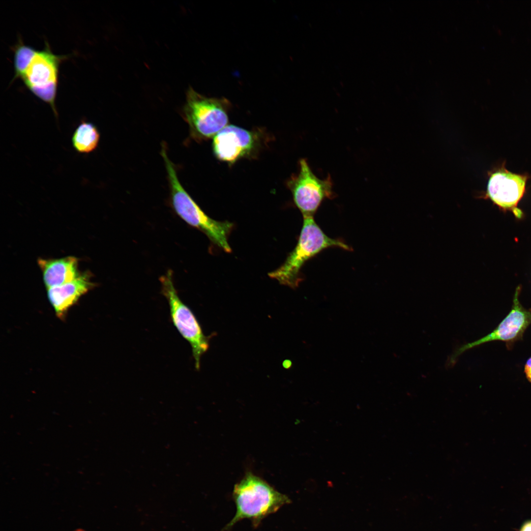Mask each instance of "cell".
Wrapping results in <instances>:
<instances>
[{
  "label": "cell",
  "instance_id": "15",
  "mask_svg": "<svg viewBox=\"0 0 531 531\" xmlns=\"http://www.w3.org/2000/svg\"><path fill=\"white\" fill-rule=\"evenodd\" d=\"M524 373L527 379L531 383V356L528 359L525 364Z\"/></svg>",
  "mask_w": 531,
  "mask_h": 531
},
{
  "label": "cell",
  "instance_id": "3",
  "mask_svg": "<svg viewBox=\"0 0 531 531\" xmlns=\"http://www.w3.org/2000/svg\"><path fill=\"white\" fill-rule=\"evenodd\" d=\"M330 247L351 250L350 246L343 241L327 236L316 222L314 217L304 216L295 249L284 264L268 275L280 283L295 288L298 287L301 280L300 272L304 264L321 251Z\"/></svg>",
  "mask_w": 531,
  "mask_h": 531
},
{
  "label": "cell",
  "instance_id": "4",
  "mask_svg": "<svg viewBox=\"0 0 531 531\" xmlns=\"http://www.w3.org/2000/svg\"><path fill=\"white\" fill-rule=\"evenodd\" d=\"M230 107L225 98L207 97L190 88L182 114L192 138L197 141L213 138L228 125Z\"/></svg>",
  "mask_w": 531,
  "mask_h": 531
},
{
  "label": "cell",
  "instance_id": "14",
  "mask_svg": "<svg viewBox=\"0 0 531 531\" xmlns=\"http://www.w3.org/2000/svg\"><path fill=\"white\" fill-rule=\"evenodd\" d=\"M36 50L20 41L14 47V76L13 81L20 78L34 56Z\"/></svg>",
  "mask_w": 531,
  "mask_h": 531
},
{
  "label": "cell",
  "instance_id": "10",
  "mask_svg": "<svg viewBox=\"0 0 531 531\" xmlns=\"http://www.w3.org/2000/svg\"><path fill=\"white\" fill-rule=\"evenodd\" d=\"M256 144V136L252 132L228 125L213 138L212 146L218 159L232 164L249 154Z\"/></svg>",
  "mask_w": 531,
  "mask_h": 531
},
{
  "label": "cell",
  "instance_id": "1",
  "mask_svg": "<svg viewBox=\"0 0 531 531\" xmlns=\"http://www.w3.org/2000/svg\"><path fill=\"white\" fill-rule=\"evenodd\" d=\"M232 497L236 512L224 527V531L231 529L238 522L245 519L251 520L253 526L257 527L265 518L291 502L287 496L250 472L235 484Z\"/></svg>",
  "mask_w": 531,
  "mask_h": 531
},
{
  "label": "cell",
  "instance_id": "9",
  "mask_svg": "<svg viewBox=\"0 0 531 531\" xmlns=\"http://www.w3.org/2000/svg\"><path fill=\"white\" fill-rule=\"evenodd\" d=\"M521 290L520 286L516 288L510 311L496 328L479 339L458 348L450 357L449 363L452 364L456 357L466 351L487 342L502 341L508 349H511L515 342L522 339L531 324V308L526 309L521 304L519 299Z\"/></svg>",
  "mask_w": 531,
  "mask_h": 531
},
{
  "label": "cell",
  "instance_id": "2",
  "mask_svg": "<svg viewBox=\"0 0 531 531\" xmlns=\"http://www.w3.org/2000/svg\"><path fill=\"white\" fill-rule=\"evenodd\" d=\"M164 146L162 145L161 155L165 163L171 203L175 211L187 224L199 229L219 247L230 252L228 236L233 224L227 221L212 219L202 210L180 183L175 166L169 158Z\"/></svg>",
  "mask_w": 531,
  "mask_h": 531
},
{
  "label": "cell",
  "instance_id": "16",
  "mask_svg": "<svg viewBox=\"0 0 531 531\" xmlns=\"http://www.w3.org/2000/svg\"><path fill=\"white\" fill-rule=\"evenodd\" d=\"M520 531H531V521L525 523L522 527Z\"/></svg>",
  "mask_w": 531,
  "mask_h": 531
},
{
  "label": "cell",
  "instance_id": "11",
  "mask_svg": "<svg viewBox=\"0 0 531 531\" xmlns=\"http://www.w3.org/2000/svg\"><path fill=\"white\" fill-rule=\"evenodd\" d=\"M93 286L90 274L85 272L69 282L47 289V295L57 315L60 317Z\"/></svg>",
  "mask_w": 531,
  "mask_h": 531
},
{
  "label": "cell",
  "instance_id": "13",
  "mask_svg": "<svg viewBox=\"0 0 531 531\" xmlns=\"http://www.w3.org/2000/svg\"><path fill=\"white\" fill-rule=\"evenodd\" d=\"M100 134L93 123L82 120L75 129L71 138L73 148L81 154H89L98 147Z\"/></svg>",
  "mask_w": 531,
  "mask_h": 531
},
{
  "label": "cell",
  "instance_id": "17",
  "mask_svg": "<svg viewBox=\"0 0 531 531\" xmlns=\"http://www.w3.org/2000/svg\"><path fill=\"white\" fill-rule=\"evenodd\" d=\"M285 362L286 363V365H283L284 367L286 366L287 368H288L289 367H290L291 366V365L292 364V363H291V362L290 361L287 360L286 361H285Z\"/></svg>",
  "mask_w": 531,
  "mask_h": 531
},
{
  "label": "cell",
  "instance_id": "12",
  "mask_svg": "<svg viewBox=\"0 0 531 531\" xmlns=\"http://www.w3.org/2000/svg\"><path fill=\"white\" fill-rule=\"evenodd\" d=\"M37 263L47 289L69 282L80 275L78 260L73 256L56 259L40 258Z\"/></svg>",
  "mask_w": 531,
  "mask_h": 531
},
{
  "label": "cell",
  "instance_id": "8",
  "mask_svg": "<svg viewBox=\"0 0 531 531\" xmlns=\"http://www.w3.org/2000/svg\"><path fill=\"white\" fill-rule=\"evenodd\" d=\"M488 176L486 190L481 197L490 200L500 209L511 211L516 217L521 218L523 213L517 205L526 191L530 176L511 172L503 162L489 172Z\"/></svg>",
  "mask_w": 531,
  "mask_h": 531
},
{
  "label": "cell",
  "instance_id": "7",
  "mask_svg": "<svg viewBox=\"0 0 531 531\" xmlns=\"http://www.w3.org/2000/svg\"><path fill=\"white\" fill-rule=\"evenodd\" d=\"M333 181L329 175L319 178L312 171L305 158L299 161L297 174L287 181L295 204L303 216L314 217L322 202L334 197Z\"/></svg>",
  "mask_w": 531,
  "mask_h": 531
},
{
  "label": "cell",
  "instance_id": "5",
  "mask_svg": "<svg viewBox=\"0 0 531 531\" xmlns=\"http://www.w3.org/2000/svg\"><path fill=\"white\" fill-rule=\"evenodd\" d=\"M161 292L168 300L172 322L182 336L190 344L197 370L202 356L208 350L210 337L206 336L191 309L179 298L174 286L173 271L160 277Z\"/></svg>",
  "mask_w": 531,
  "mask_h": 531
},
{
  "label": "cell",
  "instance_id": "6",
  "mask_svg": "<svg viewBox=\"0 0 531 531\" xmlns=\"http://www.w3.org/2000/svg\"><path fill=\"white\" fill-rule=\"evenodd\" d=\"M66 58V56L54 54L48 44L46 43L44 49L36 50L20 77L33 94L50 106L57 120L58 113L56 99L59 67L62 60Z\"/></svg>",
  "mask_w": 531,
  "mask_h": 531
}]
</instances>
